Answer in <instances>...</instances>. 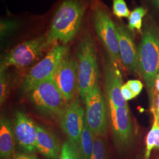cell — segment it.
Returning <instances> with one entry per match:
<instances>
[{
    "mask_svg": "<svg viewBox=\"0 0 159 159\" xmlns=\"http://www.w3.org/2000/svg\"><path fill=\"white\" fill-rule=\"evenodd\" d=\"M9 84L5 71L0 70V104L2 105L8 95Z\"/></svg>",
    "mask_w": 159,
    "mask_h": 159,
    "instance_id": "obj_24",
    "label": "cell"
},
{
    "mask_svg": "<svg viewBox=\"0 0 159 159\" xmlns=\"http://www.w3.org/2000/svg\"><path fill=\"white\" fill-rule=\"evenodd\" d=\"M119 66L108 55L105 58L103 66L105 89L108 102H113L117 107H125L128 106L121 92L123 84Z\"/></svg>",
    "mask_w": 159,
    "mask_h": 159,
    "instance_id": "obj_13",
    "label": "cell"
},
{
    "mask_svg": "<svg viewBox=\"0 0 159 159\" xmlns=\"http://www.w3.org/2000/svg\"><path fill=\"white\" fill-rule=\"evenodd\" d=\"M85 119L94 136H104L107 130V110L99 84L93 87L85 97Z\"/></svg>",
    "mask_w": 159,
    "mask_h": 159,
    "instance_id": "obj_8",
    "label": "cell"
},
{
    "mask_svg": "<svg viewBox=\"0 0 159 159\" xmlns=\"http://www.w3.org/2000/svg\"><path fill=\"white\" fill-rule=\"evenodd\" d=\"M113 12L114 15L119 18H129L130 12L125 0L113 1Z\"/></svg>",
    "mask_w": 159,
    "mask_h": 159,
    "instance_id": "obj_23",
    "label": "cell"
},
{
    "mask_svg": "<svg viewBox=\"0 0 159 159\" xmlns=\"http://www.w3.org/2000/svg\"><path fill=\"white\" fill-rule=\"evenodd\" d=\"M86 1H87L89 4H90L91 5V4H93L95 1H96V0H86Z\"/></svg>",
    "mask_w": 159,
    "mask_h": 159,
    "instance_id": "obj_30",
    "label": "cell"
},
{
    "mask_svg": "<svg viewBox=\"0 0 159 159\" xmlns=\"http://www.w3.org/2000/svg\"><path fill=\"white\" fill-rule=\"evenodd\" d=\"M51 45L47 34L20 43L2 57L0 70L6 71L10 67H29L37 61Z\"/></svg>",
    "mask_w": 159,
    "mask_h": 159,
    "instance_id": "obj_4",
    "label": "cell"
},
{
    "mask_svg": "<svg viewBox=\"0 0 159 159\" xmlns=\"http://www.w3.org/2000/svg\"><path fill=\"white\" fill-rule=\"evenodd\" d=\"M78 90L83 102L91 89L98 84L99 67L94 40L87 33L80 41L77 50Z\"/></svg>",
    "mask_w": 159,
    "mask_h": 159,
    "instance_id": "obj_2",
    "label": "cell"
},
{
    "mask_svg": "<svg viewBox=\"0 0 159 159\" xmlns=\"http://www.w3.org/2000/svg\"><path fill=\"white\" fill-rule=\"evenodd\" d=\"M58 159H81L78 148L69 140L64 143Z\"/></svg>",
    "mask_w": 159,
    "mask_h": 159,
    "instance_id": "obj_22",
    "label": "cell"
},
{
    "mask_svg": "<svg viewBox=\"0 0 159 159\" xmlns=\"http://www.w3.org/2000/svg\"><path fill=\"white\" fill-rule=\"evenodd\" d=\"M59 119L61 127L68 140L79 150L85 120L84 108L79 101L73 100L67 104Z\"/></svg>",
    "mask_w": 159,
    "mask_h": 159,
    "instance_id": "obj_10",
    "label": "cell"
},
{
    "mask_svg": "<svg viewBox=\"0 0 159 159\" xmlns=\"http://www.w3.org/2000/svg\"><path fill=\"white\" fill-rule=\"evenodd\" d=\"M13 159H39L34 155L24 153H18L14 156Z\"/></svg>",
    "mask_w": 159,
    "mask_h": 159,
    "instance_id": "obj_27",
    "label": "cell"
},
{
    "mask_svg": "<svg viewBox=\"0 0 159 159\" xmlns=\"http://www.w3.org/2000/svg\"><path fill=\"white\" fill-rule=\"evenodd\" d=\"M152 112L153 114H154L157 119L159 121V93L158 94V98H157V108L156 110L154 108V106H152L151 108Z\"/></svg>",
    "mask_w": 159,
    "mask_h": 159,
    "instance_id": "obj_28",
    "label": "cell"
},
{
    "mask_svg": "<svg viewBox=\"0 0 159 159\" xmlns=\"http://www.w3.org/2000/svg\"><path fill=\"white\" fill-rule=\"evenodd\" d=\"M91 6V17L97 35L108 55L119 66L121 64L116 27L109 12L102 4L95 1Z\"/></svg>",
    "mask_w": 159,
    "mask_h": 159,
    "instance_id": "obj_6",
    "label": "cell"
},
{
    "mask_svg": "<svg viewBox=\"0 0 159 159\" xmlns=\"http://www.w3.org/2000/svg\"><path fill=\"white\" fill-rule=\"evenodd\" d=\"M91 159H107V150L102 137L94 136Z\"/></svg>",
    "mask_w": 159,
    "mask_h": 159,
    "instance_id": "obj_21",
    "label": "cell"
},
{
    "mask_svg": "<svg viewBox=\"0 0 159 159\" xmlns=\"http://www.w3.org/2000/svg\"><path fill=\"white\" fill-rule=\"evenodd\" d=\"M125 84L128 86V87L130 89L131 91L133 94L134 96H137L142 90L143 85L142 83L137 80H129Z\"/></svg>",
    "mask_w": 159,
    "mask_h": 159,
    "instance_id": "obj_25",
    "label": "cell"
},
{
    "mask_svg": "<svg viewBox=\"0 0 159 159\" xmlns=\"http://www.w3.org/2000/svg\"><path fill=\"white\" fill-rule=\"evenodd\" d=\"M14 133L16 141L24 153L31 154L37 151V125L22 111L16 114Z\"/></svg>",
    "mask_w": 159,
    "mask_h": 159,
    "instance_id": "obj_12",
    "label": "cell"
},
{
    "mask_svg": "<svg viewBox=\"0 0 159 159\" xmlns=\"http://www.w3.org/2000/svg\"><path fill=\"white\" fill-rule=\"evenodd\" d=\"M29 93L35 107L46 116L60 117L67 106L62 93L52 77L35 85Z\"/></svg>",
    "mask_w": 159,
    "mask_h": 159,
    "instance_id": "obj_5",
    "label": "cell"
},
{
    "mask_svg": "<svg viewBox=\"0 0 159 159\" xmlns=\"http://www.w3.org/2000/svg\"><path fill=\"white\" fill-rule=\"evenodd\" d=\"M154 5L159 9V0H152Z\"/></svg>",
    "mask_w": 159,
    "mask_h": 159,
    "instance_id": "obj_29",
    "label": "cell"
},
{
    "mask_svg": "<svg viewBox=\"0 0 159 159\" xmlns=\"http://www.w3.org/2000/svg\"><path fill=\"white\" fill-rule=\"evenodd\" d=\"M116 27L121 64L129 72L138 74L140 72L138 52L133 39L124 25L119 24Z\"/></svg>",
    "mask_w": 159,
    "mask_h": 159,
    "instance_id": "obj_14",
    "label": "cell"
},
{
    "mask_svg": "<svg viewBox=\"0 0 159 159\" xmlns=\"http://www.w3.org/2000/svg\"><path fill=\"white\" fill-rule=\"evenodd\" d=\"M15 136L11 121L1 116L0 119V158L11 159L14 153Z\"/></svg>",
    "mask_w": 159,
    "mask_h": 159,
    "instance_id": "obj_16",
    "label": "cell"
},
{
    "mask_svg": "<svg viewBox=\"0 0 159 159\" xmlns=\"http://www.w3.org/2000/svg\"><path fill=\"white\" fill-rule=\"evenodd\" d=\"M52 79L63 94L67 102L73 101L78 89V64L68 53L63 57Z\"/></svg>",
    "mask_w": 159,
    "mask_h": 159,
    "instance_id": "obj_9",
    "label": "cell"
},
{
    "mask_svg": "<svg viewBox=\"0 0 159 159\" xmlns=\"http://www.w3.org/2000/svg\"><path fill=\"white\" fill-rule=\"evenodd\" d=\"M121 92L122 96L126 102L130 100L135 97L134 96L133 94L132 93V92L131 91L130 89L125 84L122 85L121 89Z\"/></svg>",
    "mask_w": 159,
    "mask_h": 159,
    "instance_id": "obj_26",
    "label": "cell"
},
{
    "mask_svg": "<svg viewBox=\"0 0 159 159\" xmlns=\"http://www.w3.org/2000/svg\"><path fill=\"white\" fill-rule=\"evenodd\" d=\"M148 10L143 7H139L134 9L131 12L128 18L129 23L127 27L129 30L133 31L137 30L140 33L142 32L143 18L147 14Z\"/></svg>",
    "mask_w": 159,
    "mask_h": 159,
    "instance_id": "obj_19",
    "label": "cell"
},
{
    "mask_svg": "<svg viewBox=\"0 0 159 159\" xmlns=\"http://www.w3.org/2000/svg\"><path fill=\"white\" fill-rule=\"evenodd\" d=\"M108 106L114 142L120 149H125L129 146L132 137L129 107H117L111 102H108Z\"/></svg>",
    "mask_w": 159,
    "mask_h": 159,
    "instance_id": "obj_11",
    "label": "cell"
},
{
    "mask_svg": "<svg viewBox=\"0 0 159 159\" xmlns=\"http://www.w3.org/2000/svg\"><path fill=\"white\" fill-rule=\"evenodd\" d=\"M137 52L140 73L152 101V90L159 70V33L153 25L146 27Z\"/></svg>",
    "mask_w": 159,
    "mask_h": 159,
    "instance_id": "obj_3",
    "label": "cell"
},
{
    "mask_svg": "<svg viewBox=\"0 0 159 159\" xmlns=\"http://www.w3.org/2000/svg\"><path fill=\"white\" fill-rule=\"evenodd\" d=\"M20 27V23L15 19H2L0 24L1 38H5L15 33Z\"/></svg>",
    "mask_w": 159,
    "mask_h": 159,
    "instance_id": "obj_20",
    "label": "cell"
},
{
    "mask_svg": "<svg viewBox=\"0 0 159 159\" xmlns=\"http://www.w3.org/2000/svg\"><path fill=\"white\" fill-rule=\"evenodd\" d=\"M153 116V124L146 137V148L144 159H149L153 149H159V121L154 114Z\"/></svg>",
    "mask_w": 159,
    "mask_h": 159,
    "instance_id": "obj_18",
    "label": "cell"
},
{
    "mask_svg": "<svg viewBox=\"0 0 159 159\" xmlns=\"http://www.w3.org/2000/svg\"><path fill=\"white\" fill-rule=\"evenodd\" d=\"M37 151L48 159H57L61 148L56 136L43 126L37 125Z\"/></svg>",
    "mask_w": 159,
    "mask_h": 159,
    "instance_id": "obj_15",
    "label": "cell"
},
{
    "mask_svg": "<svg viewBox=\"0 0 159 159\" xmlns=\"http://www.w3.org/2000/svg\"><path fill=\"white\" fill-rule=\"evenodd\" d=\"M68 53V48L57 44L52 47L41 60L37 63L26 74L23 79L22 88L29 93L35 85L51 77L63 57Z\"/></svg>",
    "mask_w": 159,
    "mask_h": 159,
    "instance_id": "obj_7",
    "label": "cell"
},
{
    "mask_svg": "<svg viewBox=\"0 0 159 159\" xmlns=\"http://www.w3.org/2000/svg\"><path fill=\"white\" fill-rule=\"evenodd\" d=\"M85 6L81 0H65L55 12L48 31V40L51 44L60 41L67 44L78 33Z\"/></svg>",
    "mask_w": 159,
    "mask_h": 159,
    "instance_id": "obj_1",
    "label": "cell"
},
{
    "mask_svg": "<svg viewBox=\"0 0 159 159\" xmlns=\"http://www.w3.org/2000/svg\"><path fill=\"white\" fill-rule=\"evenodd\" d=\"M94 139V136L89 129L85 119L79 147L81 159H91Z\"/></svg>",
    "mask_w": 159,
    "mask_h": 159,
    "instance_id": "obj_17",
    "label": "cell"
}]
</instances>
